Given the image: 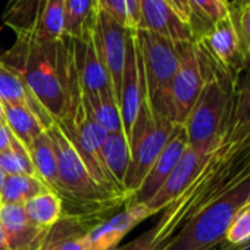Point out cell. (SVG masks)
I'll return each instance as SVG.
<instances>
[{
    "label": "cell",
    "mask_w": 250,
    "mask_h": 250,
    "mask_svg": "<svg viewBox=\"0 0 250 250\" xmlns=\"http://www.w3.org/2000/svg\"><path fill=\"white\" fill-rule=\"evenodd\" d=\"M249 238H250V199L243 206H240V209L232 216L222 243L228 246H238L246 243Z\"/></svg>",
    "instance_id": "f546056e"
},
{
    "label": "cell",
    "mask_w": 250,
    "mask_h": 250,
    "mask_svg": "<svg viewBox=\"0 0 250 250\" xmlns=\"http://www.w3.org/2000/svg\"><path fill=\"white\" fill-rule=\"evenodd\" d=\"M0 206H2V202H0Z\"/></svg>",
    "instance_id": "b9f144b4"
},
{
    "label": "cell",
    "mask_w": 250,
    "mask_h": 250,
    "mask_svg": "<svg viewBox=\"0 0 250 250\" xmlns=\"http://www.w3.org/2000/svg\"><path fill=\"white\" fill-rule=\"evenodd\" d=\"M180 65L171 85V119L183 125L206 80V65L194 42L177 43Z\"/></svg>",
    "instance_id": "ba28073f"
},
{
    "label": "cell",
    "mask_w": 250,
    "mask_h": 250,
    "mask_svg": "<svg viewBox=\"0 0 250 250\" xmlns=\"http://www.w3.org/2000/svg\"><path fill=\"white\" fill-rule=\"evenodd\" d=\"M136 40L143 62L149 104L155 113L171 119V85L180 65L177 43L146 30H136Z\"/></svg>",
    "instance_id": "277c9868"
},
{
    "label": "cell",
    "mask_w": 250,
    "mask_h": 250,
    "mask_svg": "<svg viewBox=\"0 0 250 250\" xmlns=\"http://www.w3.org/2000/svg\"><path fill=\"white\" fill-rule=\"evenodd\" d=\"M49 190L36 175H9L6 177L0 202L2 205H21L24 206L28 200L37 194Z\"/></svg>",
    "instance_id": "d4e9b609"
},
{
    "label": "cell",
    "mask_w": 250,
    "mask_h": 250,
    "mask_svg": "<svg viewBox=\"0 0 250 250\" xmlns=\"http://www.w3.org/2000/svg\"><path fill=\"white\" fill-rule=\"evenodd\" d=\"M63 18L65 0H40L27 28L40 39L59 40L65 37Z\"/></svg>",
    "instance_id": "ffe728a7"
},
{
    "label": "cell",
    "mask_w": 250,
    "mask_h": 250,
    "mask_svg": "<svg viewBox=\"0 0 250 250\" xmlns=\"http://www.w3.org/2000/svg\"><path fill=\"white\" fill-rule=\"evenodd\" d=\"M97 8L124 28L140 27V0H97Z\"/></svg>",
    "instance_id": "83f0119b"
},
{
    "label": "cell",
    "mask_w": 250,
    "mask_h": 250,
    "mask_svg": "<svg viewBox=\"0 0 250 250\" xmlns=\"http://www.w3.org/2000/svg\"><path fill=\"white\" fill-rule=\"evenodd\" d=\"M102 159L118 193H125L124 180L130 167V145L124 131L107 134L102 146Z\"/></svg>",
    "instance_id": "ac0fdd59"
},
{
    "label": "cell",
    "mask_w": 250,
    "mask_h": 250,
    "mask_svg": "<svg viewBox=\"0 0 250 250\" xmlns=\"http://www.w3.org/2000/svg\"><path fill=\"white\" fill-rule=\"evenodd\" d=\"M37 178L56 194L61 193L58 177V159L53 142L47 131H43L28 149Z\"/></svg>",
    "instance_id": "d6986e66"
},
{
    "label": "cell",
    "mask_w": 250,
    "mask_h": 250,
    "mask_svg": "<svg viewBox=\"0 0 250 250\" xmlns=\"http://www.w3.org/2000/svg\"><path fill=\"white\" fill-rule=\"evenodd\" d=\"M225 2H227V3H228V6H229V0H225Z\"/></svg>",
    "instance_id": "60d3db41"
},
{
    "label": "cell",
    "mask_w": 250,
    "mask_h": 250,
    "mask_svg": "<svg viewBox=\"0 0 250 250\" xmlns=\"http://www.w3.org/2000/svg\"><path fill=\"white\" fill-rule=\"evenodd\" d=\"M97 12V0H65L63 36L77 40L91 33Z\"/></svg>",
    "instance_id": "7402d4cb"
},
{
    "label": "cell",
    "mask_w": 250,
    "mask_h": 250,
    "mask_svg": "<svg viewBox=\"0 0 250 250\" xmlns=\"http://www.w3.org/2000/svg\"><path fill=\"white\" fill-rule=\"evenodd\" d=\"M175 125L171 119L158 115L152 110L146 100L136 118L128 139L130 145V167L124 180V191L134 194L156 158L168 143Z\"/></svg>",
    "instance_id": "5b68a950"
},
{
    "label": "cell",
    "mask_w": 250,
    "mask_h": 250,
    "mask_svg": "<svg viewBox=\"0 0 250 250\" xmlns=\"http://www.w3.org/2000/svg\"><path fill=\"white\" fill-rule=\"evenodd\" d=\"M12 143V133L6 127V124H0V153L11 147Z\"/></svg>",
    "instance_id": "836d02e7"
},
{
    "label": "cell",
    "mask_w": 250,
    "mask_h": 250,
    "mask_svg": "<svg viewBox=\"0 0 250 250\" xmlns=\"http://www.w3.org/2000/svg\"><path fill=\"white\" fill-rule=\"evenodd\" d=\"M175 43L194 42L191 27L184 22L167 0H140V27Z\"/></svg>",
    "instance_id": "5bb4252c"
},
{
    "label": "cell",
    "mask_w": 250,
    "mask_h": 250,
    "mask_svg": "<svg viewBox=\"0 0 250 250\" xmlns=\"http://www.w3.org/2000/svg\"><path fill=\"white\" fill-rule=\"evenodd\" d=\"M167 2L178 14V17L191 27V8L188 5V0H167Z\"/></svg>",
    "instance_id": "d6a6232c"
},
{
    "label": "cell",
    "mask_w": 250,
    "mask_h": 250,
    "mask_svg": "<svg viewBox=\"0 0 250 250\" xmlns=\"http://www.w3.org/2000/svg\"><path fill=\"white\" fill-rule=\"evenodd\" d=\"M91 33L85 34L81 39L72 40L74 62L81 91L87 94H100L115 99L110 77L97 53Z\"/></svg>",
    "instance_id": "8fae6325"
},
{
    "label": "cell",
    "mask_w": 250,
    "mask_h": 250,
    "mask_svg": "<svg viewBox=\"0 0 250 250\" xmlns=\"http://www.w3.org/2000/svg\"><path fill=\"white\" fill-rule=\"evenodd\" d=\"M229 12L234 17L237 30L241 39V44H243L246 58L250 65V5L241 6L238 9H229Z\"/></svg>",
    "instance_id": "1f68e13d"
},
{
    "label": "cell",
    "mask_w": 250,
    "mask_h": 250,
    "mask_svg": "<svg viewBox=\"0 0 250 250\" xmlns=\"http://www.w3.org/2000/svg\"><path fill=\"white\" fill-rule=\"evenodd\" d=\"M250 199V162L235 180L203 206L164 250H215L225 237L235 212Z\"/></svg>",
    "instance_id": "3957f363"
},
{
    "label": "cell",
    "mask_w": 250,
    "mask_h": 250,
    "mask_svg": "<svg viewBox=\"0 0 250 250\" xmlns=\"http://www.w3.org/2000/svg\"><path fill=\"white\" fill-rule=\"evenodd\" d=\"M17 40L0 59L24 80L27 88L56 122L81 106V87L72 40H46L28 28L14 30Z\"/></svg>",
    "instance_id": "6da1fadb"
},
{
    "label": "cell",
    "mask_w": 250,
    "mask_h": 250,
    "mask_svg": "<svg viewBox=\"0 0 250 250\" xmlns=\"http://www.w3.org/2000/svg\"><path fill=\"white\" fill-rule=\"evenodd\" d=\"M81 104L84 110L109 134L124 131L119 107L113 97L100 96V94H87L81 91Z\"/></svg>",
    "instance_id": "603a6c76"
},
{
    "label": "cell",
    "mask_w": 250,
    "mask_h": 250,
    "mask_svg": "<svg viewBox=\"0 0 250 250\" xmlns=\"http://www.w3.org/2000/svg\"><path fill=\"white\" fill-rule=\"evenodd\" d=\"M150 215L145 203L134 202L125 210L96 224L85 234L87 250H116L122 238Z\"/></svg>",
    "instance_id": "7c38bea8"
},
{
    "label": "cell",
    "mask_w": 250,
    "mask_h": 250,
    "mask_svg": "<svg viewBox=\"0 0 250 250\" xmlns=\"http://www.w3.org/2000/svg\"><path fill=\"white\" fill-rule=\"evenodd\" d=\"M0 169L9 175H36V169L27 147H24L14 136L11 147L0 153ZM37 177V175H36Z\"/></svg>",
    "instance_id": "f1b7e54d"
},
{
    "label": "cell",
    "mask_w": 250,
    "mask_h": 250,
    "mask_svg": "<svg viewBox=\"0 0 250 250\" xmlns=\"http://www.w3.org/2000/svg\"><path fill=\"white\" fill-rule=\"evenodd\" d=\"M0 228L11 250H39L49 232L33 224L21 205L0 206Z\"/></svg>",
    "instance_id": "2e32d148"
},
{
    "label": "cell",
    "mask_w": 250,
    "mask_h": 250,
    "mask_svg": "<svg viewBox=\"0 0 250 250\" xmlns=\"http://www.w3.org/2000/svg\"><path fill=\"white\" fill-rule=\"evenodd\" d=\"M246 5H250V0H232L229 3V9H238Z\"/></svg>",
    "instance_id": "8d00e7d4"
},
{
    "label": "cell",
    "mask_w": 250,
    "mask_h": 250,
    "mask_svg": "<svg viewBox=\"0 0 250 250\" xmlns=\"http://www.w3.org/2000/svg\"><path fill=\"white\" fill-rule=\"evenodd\" d=\"M58 250H87L84 224L77 216H62L50 229Z\"/></svg>",
    "instance_id": "484cf974"
},
{
    "label": "cell",
    "mask_w": 250,
    "mask_h": 250,
    "mask_svg": "<svg viewBox=\"0 0 250 250\" xmlns=\"http://www.w3.org/2000/svg\"><path fill=\"white\" fill-rule=\"evenodd\" d=\"M215 250H250V238L246 243L238 244V246H228V244L221 243Z\"/></svg>",
    "instance_id": "e575fe53"
},
{
    "label": "cell",
    "mask_w": 250,
    "mask_h": 250,
    "mask_svg": "<svg viewBox=\"0 0 250 250\" xmlns=\"http://www.w3.org/2000/svg\"><path fill=\"white\" fill-rule=\"evenodd\" d=\"M199 52L206 65V80L183 127L188 147L197 153L209 155L228 128L237 83L219 71L200 49Z\"/></svg>",
    "instance_id": "7a4b0ae2"
},
{
    "label": "cell",
    "mask_w": 250,
    "mask_h": 250,
    "mask_svg": "<svg viewBox=\"0 0 250 250\" xmlns=\"http://www.w3.org/2000/svg\"><path fill=\"white\" fill-rule=\"evenodd\" d=\"M3 112H5L6 127L9 128L12 136L27 149H30L31 143L43 131H46L42 122L39 121V118L34 115V112L28 106L5 103Z\"/></svg>",
    "instance_id": "44dd1931"
},
{
    "label": "cell",
    "mask_w": 250,
    "mask_h": 250,
    "mask_svg": "<svg viewBox=\"0 0 250 250\" xmlns=\"http://www.w3.org/2000/svg\"><path fill=\"white\" fill-rule=\"evenodd\" d=\"M39 2L40 0H9L5 12V24L12 30L27 28L33 20Z\"/></svg>",
    "instance_id": "4dcf8cb0"
},
{
    "label": "cell",
    "mask_w": 250,
    "mask_h": 250,
    "mask_svg": "<svg viewBox=\"0 0 250 250\" xmlns=\"http://www.w3.org/2000/svg\"><path fill=\"white\" fill-rule=\"evenodd\" d=\"M209 155L197 153L196 150L187 147L181 159L175 165L171 175L167 178L161 190L146 203L150 215L159 213L172 200H175L199 175Z\"/></svg>",
    "instance_id": "9a60e30c"
},
{
    "label": "cell",
    "mask_w": 250,
    "mask_h": 250,
    "mask_svg": "<svg viewBox=\"0 0 250 250\" xmlns=\"http://www.w3.org/2000/svg\"><path fill=\"white\" fill-rule=\"evenodd\" d=\"M187 147H188V140H187L186 130L183 125L177 124L164 150L150 167L139 190L133 194L134 202L146 205L161 190V187L171 175V172L174 171L175 165L178 164Z\"/></svg>",
    "instance_id": "4fadbf2b"
},
{
    "label": "cell",
    "mask_w": 250,
    "mask_h": 250,
    "mask_svg": "<svg viewBox=\"0 0 250 250\" xmlns=\"http://www.w3.org/2000/svg\"><path fill=\"white\" fill-rule=\"evenodd\" d=\"M93 42L97 53L110 77L116 103L119 102L124 62H125V40H127V28L119 25L104 12L99 11L96 24L93 28Z\"/></svg>",
    "instance_id": "30bf717a"
},
{
    "label": "cell",
    "mask_w": 250,
    "mask_h": 250,
    "mask_svg": "<svg viewBox=\"0 0 250 250\" xmlns=\"http://www.w3.org/2000/svg\"><path fill=\"white\" fill-rule=\"evenodd\" d=\"M0 250H11L9 246H8V243H6V238H5V235H3L2 228H0Z\"/></svg>",
    "instance_id": "74e56055"
},
{
    "label": "cell",
    "mask_w": 250,
    "mask_h": 250,
    "mask_svg": "<svg viewBox=\"0 0 250 250\" xmlns=\"http://www.w3.org/2000/svg\"><path fill=\"white\" fill-rule=\"evenodd\" d=\"M147 100L146 78L140 50L136 40V30H127V40H125V62L119 93V113L122 121V128L130 139L133 125L140 112L142 104Z\"/></svg>",
    "instance_id": "9c48e42d"
},
{
    "label": "cell",
    "mask_w": 250,
    "mask_h": 250,
    "mask_svg": "<svg viewBox=\"0 0 250 250\" xmlns=\"http://www.w3.org/2000/svg\"><path fill=\"white\" fill-rule=\"evenodd\" d=\"M39 250H58L56 243H55V240H53V237H52L50 232H47L46 240H44V243L42 244V247H40Z\"/></svg>",
    "instance_id": "d590c367"
},
{
    "label": "cell",
    "mask_w": 250,
    "mask_h": 250,
    "mask_svg": "<svg viewBox=\"0 0 250 250\" xmlns=\"http://www.w3.org/2000/svg\"><path fill=\"white\" fill-rule=\"evenodd\" d=\"M194 43L219 71L238 84L241 74L249 66V61L231 12L212 24Z\"/></svg>",
    "instance_id": "52a82bcc"
},
{
    "label": "cell",
    "mask_w": 250,
    "mask_h": 250,
    "mask_svg": "<svg viewBox=\"0 0 250 250\" xmlns=\"http://www.w3.org/2000/svg\"><path fill=\"white\" fill-rule=\"evenodd\" d=\"M46 131L50 136L56 152L61 193H65L83 203L107 202L113 194L100 187L93 180L84 162L81 161L72 145L66 140L58 125L53 124Z\"/></svg>",
    "instance_id": "8992f818"
},
{
    "label": "cell",
    "mask_w": 250,
    "mask_h": 250,
    "mask_svg": "<svg viewBox=\"0 0 250 250\" xmlns=\"http://www.w3.org/2000/svg\"><path fill=\"white\" fill-rule=\"evenodd\" d=\"M24 209L30 221L44 229H50L63 216L62 200L59 194L52 190H46L28 200Z\"/></svg>",
    "instance_id": "cb8c5ba5"
},
{
    "label": "cell",
    "mask_w": 250,
    "mask_h": 250,
    "mask_svg": "<svg viewBox=\"0 0 250 250\" xmlns=\"http://www.w3.org/2000/svg\"><path fill=\"white\" fill-rule=\"evenodd\" d=\"M0 102L5 103H15L28 106L34 115L39 118L44 130L50 128L55 124L52 116L43 109V106L34 99V96L27 88L24 80L15 72L11 66H8L2 59H0Z\"/></svg>",
    "instance_id": "e0dca14e"
},
{
    "label": "cell",
    "mask_w": 250,
    "mask_h": 250,
    "mask_svg": "<svg viewBox=\"0 0 250 250\" xmlns=\"http://www.w3.org/2000/svg\"><path fill=\"white\" fill-rule=\"evenodd\" d=\"M188 5L191 8V30L196 21L200 22L194 34V40L212 24L229 14V6L225 0H188Z\"/></svg>",
    "instance_id": "4316f807"
},
{
    "label": "cell",
    "mask_w": 250,
    "mask_h": 250,
    "mask_svg": "<svg viewBox=\"0 0 250 250\" xmlns=\"http://www.w3.org/2000/svg\"><path fill=\"white\" fill-rule=\"evenodd\" d=\"M6 174L0 169V194H2V190H3V186H5V181H6Z\"/></svg>",
    "instance_id": "f35d334b"
},
{
    "label": "cell",
    "mask_w": 250,
    "mask_h": 250,
    "mask_svg": "<svg viewBox=\"0 0 250 250\" xmlns=\"http://www.w3.org/2000/svg\"><path fill=\"white\" fill-rule=\"evenodd\" d=\"M0 124H5V112H3V104L0 102Z\"/></svg>",
    "instance_id": "ab89813d"
}]
</instances>
